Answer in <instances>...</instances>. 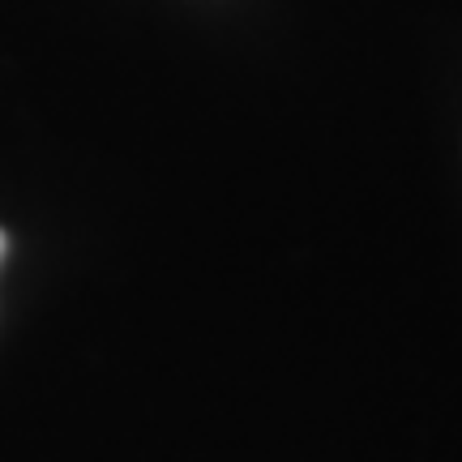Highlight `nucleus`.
I'll return each instance as SVG.
<instances>
[{"instance_id":"nucleus-1","label":"nucleus","mask_w":462,"mask_h":462,"mask_svg":"<svg viewBox=\"0 0 462 462\" xmlns=\"http://www.w3.org/2000/svg\"><path fill=\"white\" fill-rule=\"evenodd\" d=\"M0 253H5V231H0Z\"/></svg>"}]
</instances>
